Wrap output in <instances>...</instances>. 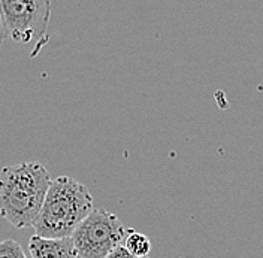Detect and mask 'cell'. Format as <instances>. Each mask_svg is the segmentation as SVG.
<instances>
[{
	"instance_id": "8",
	"label": "cell",
	"mask_w": 263,
	"mask_h": 258,
	"mask_svg": "<svg viewBox=\"0 0 263 258\" xmlns=\"http://www.w3.org/2000/svg\"><path fill=\"white\" fill-rule=\"evenodd\" d=\"M105 258H138V257H135L133 254H130V252L124 248V245H121V246L115 248L114 251H112L111 254H108Z\"/></svg>"
},
{
	"instance_id": "4",
	"label": "cell",
	"mask_w": 263,
	"mask_h": 258,
	"mask_svg": "<svg viewBox=\"0 0 263 258\" xmlns=\"http://www.w3.org/2000/svg\"><path fill=\"white\" fill-rule=\"evenodd\" d=\"M129 228L109 210L93 209L75 228L73 245L81 258H105L121 246Z\"/></svg>"
},
{
	"instance_id": "7",
	"label": "cell",
	"mask_w": 263,
	"mask_h": 258,
	"mask_svg": "<svg viewBox=\"0 0 263 258\" xmlns=\"http://www.w3.org/2000/svg\"><path fill=\"white\" fill-rule=\"evenodd\" d=\"M0 258H27L23 246L14 239L0 242Z\"/></svg>"
},
{
	"instance_id": "5",
	"label": "cell",
	"mask_w": 263,
	"mask_h": 258,
	"mask_svg": "<svg viewBox=\"0 0 263 258\" xmlns=\"http://www.w3.org/2000/svg\"><path fill=\"white\" fill-rule=\"evenodd\" d=\"M29 252L32 258H81L72 236L51 239L33 234L29 241Z\"/></svg>"
},
{
	"instance_id": "2",
	"label": "cell",
	"mask_w": 263,
	"mask_h": 258,
	"mask_svg": "<svg viewBox=\"0 0 263 258\" xmlns=\"http://www.w3.org/2000/svg\"><path fill=\"white\" fill-rule=\"evenodd\" d=\"M91 210L93 197L84 184L66 175L55 177L33 224L34 234L51 239L70 237Z\"/></svg>"
},
{
	"instance_id": "9",
	"label": "cell",
	"mask_w": 263,
	"mask_h": 258,
	"mask_svg": "<svg viewBox=\"0 0 263 258\" xmlns=\"http://www.w3.org/2000/svg\"><path fill=\"white\" fill-rule=\"evenodd\" d=\"M6 37V30H5V26H3V19H2V14H0V48H2V44Z\"/></svg>"
},
{
	"instance_id": "3",
	"label": "cell",
	"mask_w": 263,
	"mask_h": 258,
	"mask_svg": "<svg viewBox=\"0 0 263 258\" xmlns=\"http://www.w3.org/2000/svg\"><path fill=\"white\" fill-rule=\"evenodd\" d=\"M51 0H0L6 36L23 45H33L34 58L48 44Z\"/></svg>"
},
{
	"instance_id": "6",
	"label": "cell",
	"mask_w": 263,
	"mask_h": 258,
	"mask_svg": "<svg viewBox=\"0 0 263 258\" xmlns=\"http://www.w3.org/2000/svg\"><path fill=\"white\" fill-rule=\"evenodd\" d=\"M123 245L130 254H133L135 257L138 258H145L151 251V242H149L147 236L139 233V231H135L132 228H129L127 236H126Z\"/></svg>"
},
{
	"instance_id": "1",
	"label": "cell",
	"mask_w": 263,
	"mask_h": 258,
	"mask_svg": "<svg viewBox=\"0 0 263 258\" xmlns=\"http://www.w3.org/2000/svg\"><path fill=\"white\" fill-rule=\"evenodd\" d=\"M49 172L37 162L0 170V216L15 228L33 227L51 185Z\"/></svg>"
}]
</instances>
